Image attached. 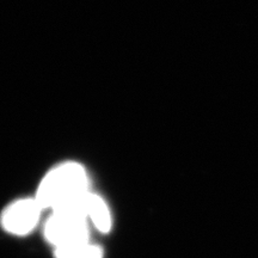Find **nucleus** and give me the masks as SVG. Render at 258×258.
<instances>
[{"label":"nucleus","instance_id":"f257e3e1","mask_svg":"<svg viewBox=\"0 0 258 258\" xmlns=\"http://www.w3.org/2000/svg\"><path fill=\"white\" fill-rule=\"evenodd\" d=\"M85 167L74 161L56 165L41 180L37 188V202L43 209L56 211L72 205L90 191Z\"/></svg>","mask_w":258,"mask_h":258},{"label":"nucleus","instance_id":"f03ea898","mask_svg":"<svg viewBox=\"0 0 258 258\" xmlns=\"http://www.w3.org/2000/svg\"><path fill=\"white\" fill-rule=\"evenodd\" d=\"M43 234L54 249L88 241L89 220L72 207L51 211L43 225Z\"/></svg>","mask_w":258,"mask_h":258},{"label":"nucleus","instance_id":"7ed1b4c3","mask_svg":"<svg viewBox=\"0 0 258 258\" xmlns=\"http://www.w3.org/2000/svg\"><path fill=\"white\" fill-rule=\"evenodd\" d=\"M42 211L36 199H21L4 209L0 221L9 233L27 235L36 228Z\"/></svg>","mask_w":258,"mask_h":258},{"label":"nucleus","instance_id":"20e7f679","mask_svg":"<svg viewBox=\"0 0 258 258\" xmlns=\"http://www.w3.org/2000/svg\"><path fill=\"white\" fill-rule=\"evenodd\" d=\"M67 207H73L92 222V225L102 233H108L111 230V214L106 202L97 194L89 191L82 199ZM64 208V207H63Z\"/></svg>","mask_w":258,"mask_h":258},{"label":"nucleus","instance_id":"39448f33","mask_svg":"<svg viewBox=\"0 0 258 258\" xmlns=\"http://www.w3.org/2000/svg\"><path fill=\"white\" fill-rule=\"evenodd\" d=\"M103 254L102 247L90 240L54 249V258H103Z\"/></svg>","mask_w":258,"mask_h":258}]
</instances>
